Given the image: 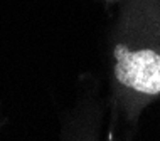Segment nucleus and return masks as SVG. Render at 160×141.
Returning <instances> with one entry per match:
<instances>
[{"instance_id":"nucleus-1","label":"nucleus","mask_w":160,"mask_h":141,"mask_svg":"<svg viewBox=\"0 0 160 141\" xmlns=\"http://www.w3.org/2000/svg\"><path fill=\"white\" fill-rule=\"evenodd\" d=\"M111 15L103 76L110 113L138 131L160 97V0H101Z\"/></svg>"},{"instance_id":"nucleus-2","label":"nucleus","mask_w":160,"mask_h":141,"mask_svg":"<svg viewBox=\"0 0 160 141\" xmlns=\"http://www.w3.org/2000/svg\"><path fill=\"white\" fill-rule=\"evenodd\" d=\"M137 133L110 113L103 76L96 72L78 76L74 99L61 116L59 139L137 141Z\"/></svg>"}]
</instances>
